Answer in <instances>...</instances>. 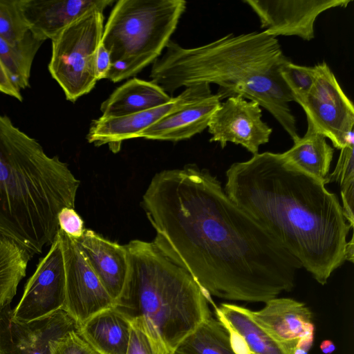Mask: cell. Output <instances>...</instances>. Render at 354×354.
<instances>
[{"label":"cell","mask_w":354,"mask_h":354,"mask_svg":"<svg viewBox=\"0 0 354 354\" xmlns=\"http://www.w3.org/2000/svg\"><path fill=\"white\" fill-rule=\"evenodd\" d=\"M125 247L128 274L115 307L129 319L145 318L174 351L187 335L212 317L209 299L192 275L153 242L136 239Z\"/></svg>","instance_id":"5b68a950"},{"label":"cell","mask_w":354,"mask_h":354,"mask_svg":"<svg viewBox=\"0 0 354 354\" xmlns=\"http://www.w3.org/2000/svg\"><path fill=\"white\" fill-rule=\"evenodd\" d=\"M192 91V85L170 102L144 111L118 117L102 115L91 123L86 140L97 147L108 145L116 153L120 151L122 141L140 138L143 131L183 105Z\"/></svg>","instance_id":"2e32d148"},{"label":"cell","mask_w":354,"mask_h":354,"mask_svg":"<svg viewBox=\"0 0 354 354\" xmlns=\"http://www.w3.org/2000/svg\"><path fill=\"white\" fill-rule=\"evenodd\" d=\"M44 42L30 31L15 44H10L0 37V60L10 80L19 90L29 87L32 65Z\"/></svg>","instance_id":"d4e9b609"},{"label":"cell","mask_w":354,"mask_h":354,"mask_svg":"<svg viewBox=\"0 0 354 354\" xmlns=\"http://www.w3.org/2000/svg\"><path fill=\"white\" fill-rule=\"evenodd\" d=\"M21 0H0V37L10 44L21 41L30 31Z\"/></svg>","instance_id":"83f0119b"},{"label":"cell","mask_w":354,"mask_h":354,"mask_svg":"<svg viewBox=\"0 0 354 354\" xmlns=\"http://www.w3.org/2000/svg\"><path fill=\"white\" fill-rule=\"evenodd\" d=\"M351 0H244L257 15L261 28L273 36H297L310 41L322 12L346 7Z\"/></svg>","instance_id":"4fadbf2b"},{"label":"cell","mask_w":354,"mask_h":354,"mask_svg":"<svg viewBox=\"0 0 354 354\" xmlns=\"http://www.w3.org/2000/svg\"><path fill=\"white\" fill-rule=\"evenodd\" d=\"M104 19L103 12H91L51 41L48 71L71 102L88 94L98 81L95 60L102 43Z\"/></svg>","instance_id":"52a82bcc"},{"label":"cell","mask_w":354,"mask_h":354,"mask_svg":"<svg viewBox=\"0 0 354 354\" xmlns=\"http://www.w3.org/2000/svg\"><path fill=\"white\" fill-rule=\"evenodd\" d=\"M289 60L277 37L264 30L229 33L190 48L170 40L153 63L150 77L167 93L207 83L218 86L221 100L240 95L255 102L272 114L295 142L300 136L289 105L293 98L281 75Z\"/></svg>","instance_id":"3957f363"},{"label":"cell","mask_w":354,"mask_h":354,"mask_svg":"<svg viewBox=\"0 0 354 354\" xmlns=\"http://www.w3.org/2000/svg\"><path fill=\"white\" fill-rule=\"evenodd\" d=\"M320 349L325 354H330L335 350V346L330 340H324L320 344Z\"/></svg>","instance_id":"e575fe53"},{"label":"cell","mask_w":354,"mask_h":354,"mask_svg":"<svg viewBox=\"0 0 354 354\" xmlns=\"http://www.w3.org/2000/svg\"><path fill=\"white\" fill-rule=\"evenodd\" d=\"M65 270L64 310L80 325L97 313L115 306L106 290L82 255L75 241L59 230Z\"/></svg>","instance_id":"9c48e42d"},{"label":"cell","mask_w":354,"mask_h":354,"mask_svg":"<svg viewBox=\"0 0 354 354\" xmlns=\"http://www.w3.org/2000/svg\"><path fill=\"white\" fill-rule=\"evenodd\" d=\"M173 97L152 81L132 78L118 87L100 106L103 116L118 117L153 109Z\"/></svg>","instance_id":"ffe728a7"},{"label":"cell","mask_w":354,"mask_h":354,"mask_svg":"<svg viewBox=\"0 0 354 354\" xmlns=\"http://www.w3.org/2000/svg\"><path fill=\"white\" fill-rule=\"evenodd\" d=\"M131 327V320L113 306L87 319L80 332L102 354H127Z\"/></svg>","instance_id":"44dd1931"},{"label":"cell","mask_w":354,"mask_h":354,"mask_svg":"<svg viewBox=\"0 0 354 354\" xmlns=\"http://www.w3.org/2000/svg\"><path fill=\"white\" fill-rule=\"evenodd\" d=\"M111 59L108 50L101 43L97 53L95 71L97 80L106 78L111 68Z\"/></svg>","instance_id":"1f68e13d"},{"label":"cell","mask_w":354,"mask_h":354,"mask_svg":"<svg viewBox=\"0 0 354 354\" xmlns=\"http://www.w3.org/2000/svg\"><path fill=\"white\" fill-rule=\"evenodd\" d=\"M187 102L142 132L140 138L177 142L187 140L207 128L209 120L221 103L210 84H194Z\"/></svg>","instance_id":"5bb4252c"},{"label":"cell","mask_w":354,"mask_h":354,"mask_svg":"<svg viewBox=\"0 0 354 354\" xmlns=\"http://www.w3.org/2000/svg\"><path fill=\"white\" fill-rule=\"evenodd\" d=\"M174 354H238L230 331L210 317L199 324L176 346Z\"/></svg>","instance_id":"603a6c76"},{"label":"cell","mask_w":354,"mask_h":354,"mask_svg":"<svg viewBox=\"0 0 354 354\" xmlns=\"http://www.w3.org/2000/svg\"><path fill=\"white\" fill-rule=\"evenodd\" d=\"M31 258L24 248L0 234V313L15 296Z\"/></svg>","instance_id":"cb8c5ba5"},{"label":"cell","mask_w":354,"mask_h":354,"mask_svg":"<svg viewBox=\"0 0 354 354\" xmlns=\"http://www.w3.org/2000/svg\"><path fill=\"white\" fill-rule=\"evenodd\" d=\"M65 270L58 234L47 254L40 259L35 272L27 281L23 295L12 310V318L30 322L64 309Z\"/></svg>","instance_id":"30bf717a"},{"label":"cell","mask_w":354,"mask_h":354,"mask_svg":"<svg viewBox=\"0 0 354 354\" xmlns=\"http://www.w3.org/2000/svg\"><path fill=\"white\" fill-rule=\"evenodd\" d=\"M183 0H119L104 26L111 55L106 78L116 83L153 63L165 49L186 9Z\"/></svg>","instance_id":"8992f818"},{"label":"cell","mask_w":354,"mask_h":354,"mask_svg":"<svg viewBox=\"0 0 354 354\" xmlns=\"http://www.w3.org/2000/svg\"><path fill=\"white\" fill-rule=\"evenodd\" d=\"M210 142L224 148L228 142L240 145L255 155L261 145L268 142L272 129L262 120L258 103L240 95L221 102L212 115L208 127Z\"/></svg>","instance_id":"7c38bea8"},{"label":"cell","mask_w":354,"mask_h":354,"mask_svg":"<svg viewBox=\"0 0 354 354\" xmlns=\"http://www.w3.org/2000/svg\"><path fill=\"white\" fill-rule=\"evenodd\" d=\"M354 243L353 236H351L350 241L347 242L346 251H345V260L353 263L354 258Z\"/></svg>","instance_id":"836d02e7"},{"label":"cell","mask_w":354,"mask_h":354,"mask_svg":"<svg viewBox=\"0 0 354 354\" xmlns=\"http://www.w3.org/2000/svg\"><path fill=\"white\" fill-rule=\"evenodd\" d=\"M254 321L279 342L295 351L314 338L313 314L303 302L290 298H274L257 311L250 310Z\"/></svg>","instance_id":"e0dca14e"},{"label":"cell","mask_w":354,"mask_h":354,"mask_svg":"<svg viewBox=\"0 0 354 354\" xmlns=\"http://www.w3.org/2000/svg\"><path fill=\"white\" fill-rule=\"evenodd\" d=\"M99 280L115 300L120 297L129 270L124 245L110 241L91 230L73 239Z\"/></svg>","instance_id":"ac0fdd59"},{"label":"cell","mask_w":354,"mask_h":354,"mask_svg":"<svg viewBox=\"0 0 354 354\" xmlns=\"http://www.w3.org/2000/svg\"><path fill=\"white\" fill-rule=\"evenodd\" d=\"M307 123L304 136L281 155L289 163L326 185L334 149L323 134L316 131L310 122Z\"/></svg>","instance_id":"7402d4cb"},{"label":"cell","mask_w":354,"mask_h":354,"mask_svg":"<svg viewBox=\"0 0 354 354\" xmlns=\"http://www.w3.org/2000/svg\"><path fill=\"white\" fill-rule=\"evenodd\" d=\"M80 181L58 156L0 114V234L32 257L55 239L57 215L75 207Z\"/></svg>","instance_id":"277c9868"},{"label":"cell","mask_w":354,"mask_h":354,"mask_svg":"<svg viewBox=\"0 0 354 354\" xmlns=\"http://www.w3.org/2000/svg\"><path fill=\"white\" fill-rule=\"evenodd\" d=\"M315 79L301 105L307 121L339 149L354 144V106L328 65L314 66Z\"/></svg>","instance_id":"ba28073f"},{"label":"cell","mask_w":354,"mask_h":354,"mask_svg":"<svg viewBox=\"0 0 354 354\" xmlns=\"http://www.w3.org/2000/svg\"><path fill=\"white\" fill-rule=\"evenodd\" d=\"M224 190L321 285L346 261L352 227L337 196L281 155L258 153L226 171Z\"/></svg>","instance_id":"7a4b0ae2"},{"label":"cell","mask_w":354,"mask_h":354,"mask_svg":"<svg viewBox=\"0 0 354 354\" xmlns=\"http://www.w3.org/2000/svg\"><path fill=\"white\" fill-rule=\"evenodd\" d=\"M0 93L17 99L23 100L21 91L19 90L10 80L8 74L0 60Z\"/></svg>","instance_id":"d6a6232c"},{"label":"cell","mask_w":354,"mask_h":354,"mask_svg":"<svg viewBox=\"0 0 354 354\" xmlns=\"http://www.w3.org/2000/svg\"><path fill=\"white\" fill-rule=\"evenodd\" d=\"M113 0H21V10L30 32L41 41L55 38L84 15L103 12Z\"/></svg>","instance_id":"9a60e30c"},{"label":"cell","mask_w":354,"mask_h":354,"mask_svg":"<svg viewBox=\"0 0 354 354\" xmlns=\"http://www.w3.org/2000/svg\"><path fill=\"white\" fill-rule=\"evenodd\" d=\"M10 304L0 313V354H51V344L81 325L65 310L30 322L12 318Z\"/></svg>","instance_id":"8fae6325"},{"label":"cell","mask_w":354,"mask_h":354,"mask_svg":"<svg viewBox=\"0 0 354 354\" xmlns=\"http://www.w3.org/2000/svg\"><path fill=\"white\" fill-rule=\"evenodd\" d=\"M130 320L131 334L127 354H174L147 320L142 317Z\"/></svg>","instance_id":"4316f807"},{"label":"cell","mask_w":354,"mask_h":354,"mask_svg":"<svg viewBox=\"0 0 354 354\" xmlns=\"http://www.w3.org/2000/svg\"><path fill=\"white\" fill-rule=\"evenodd\" d=\"M281 75L293 101L301 106L315 82L314 66H301L289 60L282 67Z\"/></svg>","instance_id":"f1b7e54d"},{"label":"cell","mask_w":354,"mask_h":354,"mask_svg":"<svg viewBox=\"0 0 354 354\" xmlns=\"http://www.w3.org/2000/svg\"><path fill=\"white\" fill-rule=\"evenodd\" d=\"M354 144L340 149V153L333 171L329 174L327 184L338 183L342 201V209L346 220L353 227L354 215Z\"/></svg>","instance_id":"484cf974"},{"label":"cell","mask_w":354,"mask_h":354,"mask_svg":"<svg viewBox=\"0 0 354 354\" xmlns=\"http://www.w3.org/2000/svg\"><path fill=\"white\" fill-rule=\"evenodd\" d=\"M51 354H102L81 333L72 330L54 341Z\"/></svg>","instance_id":"f546056e"},{"label":"cell","mask_w":354,"mask_h":354,"mask_svg":"<svg viewBox=\"0 0 354 354\" xmlns=\"http://www.w3.org/2000/svg\"><path fill=\"white\" fill-rule=\"evenodd\" d=\"M153 243L210 296L264 302L295 286L300 262L195 165L151 179L141 202Z\"/></svg>","instance_id":"6da1fadb"},{"label":"cell","mask_w":354,"mask_h":354,"mask_svg":"<svg viewBox=\"0 0 354 354\" xmlns=\"http://www.w3.org/2000/svg\"><path fill=\"white\" fill-rule=\"evenodd\" d=\"M59 229L73 239H79L84 232V222L74 208L64 207L57 215Z\"/></svg>","instance_id":"4dcf8cb0"},{"label":"cell","mask_w":354,"mask_h":354,"mask_svg":"<svg viewBox=\"0 0 354 354\" xmlns=\"http://www.w3.org/2000/svg\"><path fill=\"white\" fill-rule=\"evenodd\" d=\"M216 315L230 331L238 354H296L259 325L248 308L222 304L216 308Z\"/></svg>","instance_id":"d6986e66"}]
</instances>
